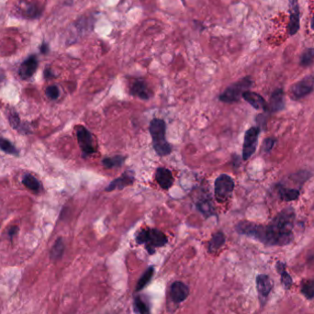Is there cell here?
Here are the masks:
<instances>
[{
	"label": "cell",
	"mask_w": 314,
	"mask_h": 314,
	"mask_svg": "<svg viewBox=\"0 0 314 314\" xmlns=\"http://www.w3.org/2000/svg\"><path fill=\"white\" fill-rule=\"evenodd\" d=\"M294 221L295 210L289 207L281 210L267 225L241 222L236 225V231L268 246H285L294 239Z\"/></svg>",
	"instance_id": "obj_1"
},
{
	"label": "cell",
	"mask_w": 314,
	"mask_h": 314,
	"mask_svg": "<svg viewBox=\"0 0 314 314\" xmlns=\"http://www.w3.org/2000/svg\"><path fill=\"white\" fill-rule=\"evenodd\" d=\"M149 132L151 133L153 146L159 157L169 156L172 152V147L166 140V125L165 121L161 119H154L150 126Z\"/></svg>",
	"instance_id": "obj_2"
},
{
	"label": "cell",
	"mask_w": 314,
	"mask_h": 314,
	"mask_svg": "<svg viewBox=\"0 0 314 314\" xmlns=\"http://www.w3.org/2000/svg\"><path fill=\"white\" fill-rule=\"evenodd\" d=\"M135 239L138 244H144L150 255L155 254L157 248L163 247L167 244V238L165 233L157 229L140 230L136 234Z\"/></svg>",
	"instance_id": "obj_3"
},
{
	"label": "cell",
	"mask_w": 314,
	"mask_h": 314,
	"mask_svg": "<svg viewBox=\"0 0 314 314\" xmlns=\"http://www.w3.org/2000/svg\"><path fill=\"white\" fill-rule=\"evenodd\" d=\"M252 85H253V81L249 76L244 77L239 81L233 83L232 85L229 86L225 90L223 91L219 99L222 102L228 103V104L237 102L239 101L241 97H243V94L244 92L249 91Z\"/></svg>",
	"instance_id": "obj_4"
},
{
	"label": "cell",
	"mask_w": 314,
	"mask_h": 314,
	"mask_svg": "<svg viewBox=\"0 0 314 314\" xmlns=\"http://www.w3.org/2000/svg\"><path fill=\"white\" fill-rule=\"evenodd\" d=\"M234 190V181L230 175L223 174L219 175L214 183V193L216 199L219 202H223L230 198Z\"/></svg>",
	"instance_id": "obj_5"
},
{
	"label": "cell",
	"mask_w": 314,
	"mask_h": 314,
	"mask_svg": "<svg viewBox=\"0 0 314 314\" xmlns=\"http://www.w3.org/2000/svg\"><path fill=\"white\" fill-rule=\"evenodd\" d=\"M75 131L78 144L82 151L83 157H87L95 154L97 152V146L92 133L84 126H77Z\"/></svg>",
	"instance_id": "obj_6"
},
{
	"label": "cell",
	"mask_w": 314,
	"mask_h": 314,
	"mask_svg": "<svg viewBox=\"0 0 314 314\" xmlns=\"http://www.w3.org/2000/svg\"><path fill=\"white\" fill-rule=\"evenodd\" d=\"M260 130L258 127H252L244 134L243 145V159L248 160L256 152Z\"/></svg>",
	"instance_id": "obj_7"
},
{
	"label": "cell",
	"mask_w": 314,
	"mask_h": 314,
	"mask_svg": "<svg viewBox=\"0 0 314 314\" xmlns=\"http://www.w3.org/2000/svg\"><path fill=\"white\" fill-rule=\"evenodd\" d=\"M314 89V75H307L300 81L294 84L290 89L291 97L294 99H303Z\"/></svg>",
	"instance_id": "obj_8"
},
{
	"label": "cell",
	"mask_w": 314,
	"mask_h": 314,
	"mask_svg": "<svg viewBox=\"0 0 314 314\" xmlns=\"http://www.w3.org/2000/svg\"><path fill=\"white\" fill-rule=\"evenodd\" d=\"M256 283L259 299L263 304V302L266 300L269 293L272 290L273 286H274L272 279L269 278V276L261 274L256 277Z\"/></svg>",
	"instance_id": "obj_9"
},
{
	"label": "cell",
	"mask_w": 314,
	"mask_h": 314,
	"mask_svg": "<svg viewBox=\"0 0 314 314\" xmlns=\"http://www.w3.org/2000/svg\"><path fill=\"white\" fill-rule=\"evenodd\" d=\"M289 22L288 25L289 35L293 36L299 30V7L297 0H289Z\"/></svg>",
	"instance_id": "obj_10"
},
{
	"label": "cell",
	"mask_w": 314,
	"mask_h": 314,
	"mask_svg": "<svg viewBox=\"0 0 314 314\" xmlns=\"http://www.w3.org/2000/svg\"><path fill=\"white\" fill-rule=\"evenodd\" d=\"M190 294V288L181 281H175L171 285L170 296L175 303L183 302Z\"/></svg>",
	"instance_id": "obj_11"
},
{
	"label": "cell",
	"mask_w": 314,
	"mask_h": 314,
	"mask_svg": "<svg viewBox=\"0 0 314 314\" xmlns=\"http://www.w3.org/2000/svg\"><path fill=\"white\" fill-rule=\"evenodd\" d=\"M134 174L131 171H126L124 172L121 176L117 177L113 181L111 182L107 188H106V191L107 192H110L116 190H123L124 188L131 186L134 183Z\"/></svg>",
	"instance_id": "obj_12"
},
{
	"label": "cell",
	"mask_w": 314,
	"mask_h": 314,
	"mask_svg": "<svg viewBox=\"0 0 314 314\" xmlns=\"http://www.w3.org/2000/svg\"><path fill=\"white\" fill-rule=\"evenodd\" d=\"M285 108V94L282 89H276L272 93L269 103L267 104L266 111L279 112Z\"/></svg>",
	"instance_id": "obj_13"
},
{
	"label": "cell",
	"mask_w": 314,
	"mask_h": 314,
	"mask_svg": "<svg viewBox=\"0 0 314 314\" xmlns=\"http://www.w3.org/2000/svg\"><path fill=\"white\" fill-rule=\"evenodd\" d=\"M37 68H38L37 57L32 55L21 64L18 70V74L22 79H29L36 72Z\"/></svg>",
	"instance_id": "obj_14"
},
{
	"label": "cell",
	"mask_w": 314,
	"mask_h": 314,
	"mask_svg": "<svg viewBox=\"0 0 314 314\" xmlns=\"http://www.w3.org/2000/svg\"><path fill=\"white\" fill-rule=\"evenodd\" d=\"M156 180L163 190H169L174 184L172 172L165 167H159L156 171Z\"/></svg>",
	"instance_id": "obj_15"
},
{
	"label": "cell",
	"mask_w": 314,
	"mask_h": 314,
	"mask_svg": "<svg viewBox=\"0 0 314 314\" xmlns=\"http://www.w3.org/2000/svg\"><path fill=\"white\" fill-rule=\"evenodd\" d=\"M130 90L131 95L140 99L147 100L152 96V92L150 90L147 84L143 80H135L132 84Z\"/></svg>",
	"instance_id": "obj_16"
},
{
	"label": "cell",
	"mask_w": 314,
	"mask_h": 314,
	"mask_svg": "<svg viewBox=\"0 0 314 314\" xmlns=\"http://www.w3.org/2000/svg\"><path fill=\"white\" fill-rule=\"evenodd\" d=\"M18 8L20 10V13L30 18H35L41 14V10L38 7L37 3L29 1V0H21L18 4Z\"/></svg>",
	"instance_id": "obj_17"
},
{
	"label": "cell",
	"mask_w": 314,
	"mask_h": 314,
	"mask_svg": "<svg viewBox=\"0 0 314 314\" xmlns=\"http://www.w3.org/2000/svg\"><path fill=\"white\" fill-rule=\"evenodd\" d=\"M243 99L256 109H264L266 111L267 103L265 102L264 98L259 94L251 91H246L243 94Z\"/></svg>",
	"instance_id": "obj_18"
},
{
	"label": "cell",
	"mask_w": 314,
	"mask_h": 314,
	"mask_svg": "<svg viewBox=\"0 0 314 314\" xmlns=\"http://www.w3.org/2000/svg\"><path fill=\"white\" fill-rule=\"evenodd\" d=\"M276 268H277V271H278V273L280 275L281 283H282V285L284 286V288L286 289H290V287H291V286H292V284H293V280H292V279H291L290 275H289V273L287 272V270H286V268H287V264H285V263H283V262L279 261V262H277V264H276Z\"/></svg>",
	"instance_id": "obj_19"
},
{
	"label": "cell",
	"mask_w": 314,
	"mask_h": 314,
	"mask_svg": "<svg viewBox=\"0 0 314 314\" xmlns=\"http://www.w3.org/2000/svg\"><path fill=\"white\" fill-rule=\"evenodd\" d=\"M196 206L198 210L205 217H210L215 215V209L210 198H202L197 202Z\"/></svg>",
	"instance_id": "obj_20"
},
{
	"label": "cell",
	"mask_w": 314,
	"mask_h": 314,
	"mask_svg": "<svg viewBox=\"0 0 314 314\" xmlns=\"http://www.w3.org/2000/svg\"><path fill=\"white\" fill-rule=\"evenodd\" d=\"M225 244V235L222 231H218L212 235V238L209 242V252L214 253L218 251L221 247H223V244Z\"/></svg>",
	"instance_id": "obj_21"
},
{
	"label": "cell",
	"mask_w": 314,
	"mask_h": 314,
	"mask_svg": "<svg viewBox=\"0 0 314 314\" xmlns=\"http://www.w3.org/2000/svg\"><path fill=\"white\" fill-rule=\"evenodd\" d=\"M65 252V244L62 238H58L50 252V257L52 260H59Z\"/></svg>",
	"instance_id": "obj_22"
},
{
	"label": "cell",
	"mask_w": 314,
	"mask_h": 314,
	"mask_svg": "<svg viewBox=\"0 0 314 314\" xmlns=\"http://www.w3.org/2000/svg\"><path fill=\"white\" fill-rule=\"evenodd\" d=\"M300 292L304 297L312 300L314 298V279H306L301 282Z\"/></svg>",
	"instance_id": "obj_23"
},
{
	"label": "cell",
	"mask_w": 314,
	"mask_h": 314,
	"mask_svg": "<svg viewBox=\"0 0 314 314\" xmlns=\"http://www.w3.org/2000/svg\"><path fill=\"white\" fill-rule=\"evenodd\" d=\"M126 160V157L122 156H115L113 157H106L102 160V165H104L107 169L120 167L123 165Z\"/></svg>",
	"instance_id": "obj_24"
},
{
	"label": "cell",
	"mask_w": 314,
	"mask_h": 314,
	"mask_svg": "<svg viewBox=\"0 0 314 314\" xmlns=\"http://www.w3.org/2000/svg\"><path fill=\"white\" fill-rule=\"evenodd\" d=\"M154 272H155V268L153 266H150L149 268H147V270L142 274V276L140 277V279L137 283V286L135 289L136 292H139L140 290L146 287V285L152 279V278L154 276Z\"/></svg>",
	"instance_id": "obj_25"
},
{
	"label": "cell",
	"mask_w": 314,
	"mask_h": 314,
	"mask_svg": "<svg viewBox=\"0 0 314 314\" xmlns=\"http://www.w3.org/2000/svg\"><path fill=\"white\" fill-rule=\"evenodd\" d=\"M279 194L282 199H284L286 201H291V200H295L298 198L299 191L297 190H294V189H286L282 186H279Z\"/></svg>",
	"instance_id": "obj_26"
},
{
	"label": "cell",
	"mask_w": 314,
	"mask_h": 314,
	"mask_svg": "<svg viewBox=\"0 0 314 314\" xmlns=\"http://www.w3.org/2000/svg\"><path fill=\"white\" fill-rule=\"evenodd\" d=\"M314 62V48L306 49L300 55L299 65L302 67L312 66Z\"/></svg>",
	"instance_id": "obj_27"
},
{
	"label": "cell",
	"mask_w": 314,
	"mask_h": 314,
	"mask_svg": "<svg viewBox=\"0 0 314 314\" xmlns=\"http://www.w3.org/2000/svg\"><path fill=\"white\" fill-rule=\"evenodd\" d=\"M0 150L11 156H18V151L16 147L9 141L4 138H0Z\"/></svg>",
	"instance_id": "obj_28"
},
{
	"label": "cell",
	"mask_w": 314,
	"mask_h": 314,
	"mask_svg": "<svg viewBox=\"0 0 314 314\" xmlns=\"http://www.w3.org/2000/svg\"><path fill=\"white\" fill-rule=\"evenodd\" d=\"M22 183L30 190L36 191L40 189V183L32 174H25L22 179Z\"/></svg>",
	"instance_id": "obj_29"
},
{
	"label": "cell",
	"mask_w": 314,
	"mask_h": 314,
	"mask_svg": "<svg viewBox=\"0 0 314 314\" xmlns=\"http://www.w3.org/2000/svg\"><path fill=\"white\" fill-rule=\"evenodd\" d=\"M134 311L140 314H150L149 307L140 297H134Z\"/></svg>",
	"instance_id": "obj_30"
},
{
	"label": "cell",
	"mask_w": 314,
	"mask_h": 314,
	"mask_svg": "<svg viewBox=\"0 0 314 314\" xmlns=\"http://www.w3.org/2000/svg\"><path fill=\"white\" fill-rule=\"evenodd\" d=\"M8 122L13 129H17L19 126V118L15 110H11L8 113Z\"/></svg>",
	"instance_id": "obj_31"
},
{
	"label": "cell",
	"mask_w": 314,
	"mask_h": 314,
	"mask_svg": "<svg viewBox=\"0 0 314 314\" xmlns=\"http://www.w3.org/2000/svg\"><path fill=\"white\" fill-rule=\"evenodd\" d=\"M59 95H60V93H59V89L56 86H50L46 88V96L50 99H58Z\"/></svg>",
	"instance_id": "obj_32"
},
{
	"label": "cell",
	"mask_w": 314,
	"mask_h": 314,
	"mask_svg": "<svg viewBox=\"0 0 314 314\" xmlns=\"http://www.w3.org/2000/svg\"><path fill=\"white\" fill-rule=\"evenodd\" d=\"M275 142H276V140L273 139V138H267V139H265L264 141V146H263L264 152H266V153L270 152L272 150Z\"/></svg>",
	"instance_id": "obj_33"
},
{
	"label": "cell",
	"mask_w": 314,
	"mask_h": 314,
	"mask_svg": "<svg viewBox=\"0 0 314 314\" xmlns=\"http://www.w3.org/2000/svg\"><path fill=\"white\" fill-rule=\"evenodd\" d=\"M17 231H18V228L17 227H12L10 230H9V231H8V235H9V237H13L15 234H16L17 232Z\"/></svg>",
	"instance_id": "obj_34"
},
{
	"label": "cell",
	"mask_w": 314,
	"mask_h": 314,
	"mask_svg": "<svg viewBox=\"0 0 314 314\" xmlns=\"http://www.w3.org/2000/svg\"><path fill=\"white\" fill-rule=\"evenodd\" d=\"M41 51L42 53H47V52H48V51H49V46H48L46 43H43V44L41 45Z\"/></svg>",
	"instance_id": "obj_35"
},
{
	"label": "cell",
	"mask_w": 314,
	"mask_h": 314,
	"mask_svg": "<svg viewBox=\"0 0 314 314\" xmlns=\"http://www.w3.org/2000/svg\"><path fill=\"white\" fill-rule=\"evenodd\" d=\"M52 75V74H51V71L50 70H46L45 71V77H50Z\"/></svg>",
	"instance_id": "obj_36"
},
{
	"label": "cell",
	"mask_w": 314,
	"mask_h": 314,
	"mask_svg": "<svg viewBox=\"0 0 314 314\" xmlns=\"http://www.w3.org/2000/svg\"><path fill=\"white\" fill-rule=\"evenodd\" d=\"M311 27H312V29L314 30V16L313 17V18H312V22H311Z\"/></svg>",
	"instance_id": "obj_37"
}]
</instances>
